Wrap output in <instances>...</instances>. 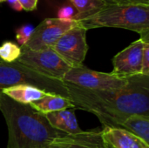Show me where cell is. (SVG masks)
<instances>
[{
	"label": "cell",
	"mask_w": 149,
	"mask_h": 148,
	"mask_svg": "<svg viewBox=\"0 0 149 148\" xmlns=\"http://www.w3.org/2000/svg\"><path fill=\"white\" fill-rule=\"evenodd\" d=\"M65 84L74 109L94 114L104 127H120L127 118L135 114L149 117V76L129 77L125 86L111 91H92Z\"/></svg>",
	"instance_id": "6da1fadb"
},
{
	"label": "cell",
	"mask_w": 149,
	"mask_h": 148,
	"mask_svg": "<svg viewBox=\"0 0 149 148\" xmlns=\"http://www.w3.org/2000/svg\"><path fill=\"white\" fill-rule=\"evenodd\" d=\"M0 111L8 128L7 148H49L55 140L67 135L52 127L45 114L2 92Z\"/></svg>",
	"instance_id": "7a4b0ae2"
},
{
	"label": "cell",
	"mask_w": 149,
	"mask_h": 148,
	"mask_svg": "<svg viewBox=\"0 0 149 148\" xmlns=\"http://www.w3.org/2000/svg\"><path fill=\"white\" fill-rule=\"evenodd\" d=\"M75 22L86 31L102 27L130 30L138 32L144 41H149V5L107 3Z\"/></svg>",
	"instance_id": "3957f363"
},
{
	"label": "cell",
	"mask_w": 149,
	"mask_h": 148,
	"mask_svg": "<svg viewBox=\"0 0 149 148\" xmlns=\"http://www.w3.org/2000/svg\"><path fill=\"white\" fill-rule=\"evenodd\" d=\"M18 85H33L46 92L70 99L63 81L42 75L17 61L5 63L0 60V93L4 88Z\"/></svg>",
	"instance_id": "277c9868"
},
{
	"label": "cell",
	"mask_w": 149,
	"mask_h": 148,
	"mask_svg": "<svg viewBox=\"0 0 149 148\" xmlns=\"http://www.w3.org/2000/svg\"><path fill=\"white\" fill-rule=\"evenodd\" d=\"M62 81L86 90L111 91L125 86L127 83V78H120L112 72H97L84 65H79L71 67Z\"/></svg>",
	"instance_id": "5b68a950"
},
{
	"label": "cell",
	"mask_w": 149,
	"mask_h": 148,
	"mask_svg": "<svg viewBox=\"0 0 149 148\" xmlns=\"http://www.w3.org/2000/svg\"><path fill=\"white\" fill-rule=\"evenodd\" d=\"M17 61L42 75L61 81L72 67L52 48L39 51L21 48V55Z\"/></svg>",
	"instance_id": "8992f818"
},
{
	"label": "cell",
	"mask_w": 149,
	"mask_h": 148,
	"mask_svg": "<svg viewBox=\"0 0 149 148\" xmlns=\"http://www.w3.org/2000/svg\"><path fill=\"white\" fill-rule=\"evenodd\" d=\"M86 31L77 24L65 32L52 49L72 67L83 65L88 51Z\"/></svg>",
	"instance_id": "52a82bcc"
},
{
	"label": "cell",
	"mask_w": 149,
	"mask_h": 148,
	"mask_svg": "<svg viewBox=\"0 0 149 148\" xmlns=\"http://www.w3.org/2000/svg\"><path fill=\"white\" fill-rule=\"evenodd\" d=\"M77 25L75 21H61L56 18H46L42 21L31 34L28 42L21 48L39 51L52 48L59 38L71 28Z\"/></svg>",
	"instance_id": "ba28073f"
},
{
	"label": "cell",
	"mask_w": 149,
	"mask_h": 148,
	"mask_svg": "<svg viewBox=\"0 0 149 148\" xmlns=\"http://www.w3.org/2000/svg\"><path fill=\"white\" fill-rule=\"evenodd\" d=\"M145 42L147 41L140 38L117 53L113 58L112 73L120 78L142 74L141 61Z\"/></svg>",
	"instance_id": "9c48e42d"
},
{
	"label": "cell",
	"mask_w": 149,
	"mask_h": 148,
	"mask_svg": "<svg viewBox=\"0 0 149 148\" xmlns=\"http://www.w3.org/2000/svg\"><path fill=\"white\" fill-rule=\"evenodd\" d=\"M101 130L82 131L77 134H67L55 140L49 148H103Z\"/></svg>",
	"instance_id": "30bf717a"
},
{
	"label": "cell",
	"mask_w": 149,
	"mask_h": 148,
	"mask_svg": "<svg viewBox=\"0 0 149 148\" xmlns=\"http://www.w3.org/2000/svg\"><path fill=\"white\" fill-rule=\"evenodd\" d=\"M101 137L104 143L113 148H149L148 144L120 127H104Z\"/></svg>",
	"instance_id": "8fae6325"
},
{
	"label": "cell",
	"mask_w": 149,
	"mask_h": 148,
	"mask_svg": "<svg viewBox=\"0 0 149 148\" xmlns=\"http://www.w3.org/2000/svg\"><path fill=\"white\" fill-rule=\"evenodd\" d=\"M75 109H65L45 114L46 119L52 127L66 134L80 133V129L74 113Z\"/></svg>",
	"instance_id": "7c38bea8"
},
{
	"label": "cell",
	"mask_w": 149,
	"mask_h": 148,
	"mask_svg": "<svg viewBox=\"0 0 149 148\" xmlns=\"http://www.w3.org/2000/svg\"><path fill=\"white\" fill-rule=\"evenodd\" d=\"M1 92L12 100L24 105H30L32 102L38 101L49 93L30 85H18L7 87L3 89Z\"/></svg>",
	"instance_id": "4fadbf2b"
},
{
	"label": "cell",
	"mask_w": 149,
	"mask_h": 148,
	"mask_svg": "<svg viewBox=\"0 0 149 148\" xmlns=\"http://www.w3.org/2000/svg\"><path fill=\"white\" fill-rule=\"evenodd\" d=\"M30 106L38 113L45 115L61 110L74 109V104L70 99L53 93H47L44 98L32 102Z\"/></svg>",
	"instance_id": "5bb4252c"
},
{
	"label": "cell",
	"mask_w": 149,
	"mask_h": 148,
	"mask_svg": "<svg viewBox=\"0 0 149 148\" xmlns=\"http://www.w3.org/2000/svg\"><path fill=\"white\" fill-rule=\"evenodd\" d=\"M120 128L133 133L149 145V117L139 114L132 115L122 122Z\"/></svg>",
	"instance_id": "9a60e30c"
},
{
	"label": "cell",
	"mask_w": 149,
	"mask_h": 148,
	"mask_svg": "<svg viewBox=\"0 0 149 148\" xmlns=\"http://www.w3.org/2000/svg\"><path fill=\"white\" fill-rule=\"evenodd\" d=\"M77 10V13L73 17V21H79L81 18L87 17L102 7L107 3L103 0H69Z\"/></svg>",
	"instance_id": "2e32d148"
},
{
	"label": "cell",
	"mask_w": 149,
	"mask_h": 148,
	"mask_svg": "<svg viewBox=\"0 0 149 148\" xmlns=\"http://www.w3.org/2000/svg\"><path fill=\"white\" fill-rule=\"evenodd\" d=\"M20 55L21 47L12 41H4L0 45V60L3 62H16Z\"/></svg>",
	"instance_id": "e0dca14e"
},
{
	"label": "cell",
	"mask_w": 149,
	"mask_h": 148,
	"mask_svg": "<svg viewBox=\"0 0 149 148\" xmlns=\"http://www.w3.org/2000/svg\"><path fill=\"white\" fill-rule=\"evenodd\" d=\"M34 29L35 27L32 24H24L16 30V40L20 47L24 46L28 42L34 31Z\"/></svg>",
	"instance_id": "ac0fdd59"
},
{
	"label": "cell",
	"mask_w": 149,
	"mask_h": 148,
	"mask_svg": "<svg viewBox=\"0 0 149 148\" xmlns=\"http://www.w3.org/2000/svg\"><path fill=\"white\" fill-rule=\"evenodd\" d=\"M75 10L69 5H65L61 7L58 10V19L61 20V21H65V22H69V21H73L72 18L75 16Z\"/></svg>",
	"instance_id": "d6986e66"
},
{
	"label": "cell",
	"mask_w": 149,
	"mask_h": 148,
	"mask_svg": "<svg viewBox=\"0 0 149 148\" xmlns=\"http://www.w3.org/2000/svg\"><path fill=\"white\" fill-rule=\"evenodd\" d=\"M142 74L149 76V42L147 41L144 44L143 54H142Z\"/></svg>",
	"instance_id": "ffe728a7"
},
{
	"label": "cell",
	"mask_w": 149,
	"mask_h": 148,
	"mask_svg": "<svg viewBox=\"0 0 149 148\" xmlns=\"http://www.w3.org/2000/svg\"><path fill=\"white\" fill-rule=\"evenodd\" d=\"M111 3L123 5H149V0H111Z\"/></svg>",
	"instance_id": "44dd1931"
},
{
	"label": "cell",
	"mask_w": 149,
	"mask_h": 148,
	"mask_svg": "<svg viewBox=\"0 0 149 148\" xmlns=\"http://www.w3.org/2000/svg\"><path fill=\"white\" fill-rule=\"evenodd\" d=\"M19 2L23 7V10L27 11L34 10L38 4V0H19Z\"/></svg>",
	"instance_id": "7402d4cb"
},
{
	"label": "cell",
	"mask_w": 149,
	"mask_h": 148,
	"mask_svg": "<svg viewBox=\"0 0 149 148\" xmlns=\"http://www.w3.org/2000/svg\"><path fill=\"white\" fill-rule=\"evenodd\" d=\"M9 5L14 10H17V11H22L23 10V7L19 2V0H7Z\"/></svg>",
	"instance_id": "603a6c76"
},
{
	"label": "cell",
	"mask_w": 149,
	"mask_h": 148,
	"mask_svg": "<svg viewBox=\"0 0 149 148\" xmlns=\"http://www.w3.org/2000/svg\"><path fill=\"white\" fill-rule=\"evenodd\" d=\"M104 148H113V147H111V146H109V145H107V144H106V143H104Z\"/></svg>",
	"instance_id": "cb8c5ba5"
},
{
	"label": "cell",
	"mask_w": 149,
	"mask_h": 148,
	"mask_svg": "<svg viewBox=\"0 0 149 148\" xmlns=\"http://www.w3.org/2000/svg\"><path fill=\"white\" fill-rule=\"evenodd\" d=\"M103 1H105L107 3H111V0H103Z\"/></svg>",
	"instance_id": "d4e9b609"
},
{
	"label": "cell",
	"mask_w": 149,
	"mask_h": 148,
	"mask_svg": "<svg viewBox=\"0 0 149 148\" xmlns=\"http://www.w3.org/2000/svg\"><path fill=\"white\" fill-rule=\"evenodd\" d=\"M5 1H7V0H0V3H2V2H5Z\"/></svg>",
	"instance_id": "484cf974"
},
{
	"label": "cell",
	"mask_w": 149,
	"mask_h": 148,
	"mask_svg": "<svg viewBox=\"0 0 149 148\" xmlns=\"http://www.w3.org/2000/svg\"><path fill=\"white\" fill-rule=\"evenodd\" d=\"M103 148H104V147H103Z\"/></svg>",
	"instance_id": "4316f807"
}]
</instances>
